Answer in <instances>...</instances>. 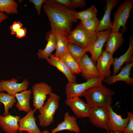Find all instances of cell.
<instances>
[{"instance_id": "d4e9b609", "label": "cell", "mask_w": 133, "mask_h": 133, "mask_svg": "<svg viewBox=\"0 0 133 133\" xmlns=\"http://www.w3.org/2000/svg\"><path fill=\"white\" fill-rule=\"evenodd\" d=\"M55 34L56 52L54 54L59 57L67 51L69 41L66 35L59 33Z\"/></svg>"}, {"instance_id": "1f68e13d", "label": "cell", "mask_w": 133, "mask_h": 133, "mask_svg": "<svg viewBox=\"0 0 133 133\" xmlns=\"http://www.w3.org/2000/svg\"><path fill=\"white\" fill-rule=\"evenodd\" d=\"M129 121L123 133H133V114L132 112H127Z\"/></svg>"}, {"instance_id": "3957f363", "label": "cell", "mask_w": 133, "mask_h": 133, "mask_svg": "<svg viewBox=\"0 0 133 133\" xmlns=\"http://www.w3.org/2000/svg\"><path fill=\"white\" fill-rule=\"evenodd\" d=\"M49 95L47 101L39 110L40 114L38 118L40 125L42 127H47L53 122L54 115L59 107L60 97L53 92Z\"/></svg>"}, {"instance_id": "9a60e30c", "label": "cell", "mask_w": 133, "mask_h": 133, "mask_svg": "<svg viewBox=\"0 0 133 133\" xmlns=\"http://www.w3.org/2000/svg\"><path fill=\"white\" fill-rule=\"evenodd\" d=\"M18 82L17 80L14 78L9 80H3L0 82L1 87L3 91L15 95L19 92L27 90L29 84L27 79H24L20 83H18Z\"/></svg>"}, {"instance_id": "e575fe53", "label": "cell", "mask_w": 133, "mask_h": 133, "mask_svg": "<svg viewBox=\"0 0 133 133\" xmlns=\"http://www.w3.org/2000/svg\"><path fill=\"white\" fill-rule=\"evenodd\" d=\"M72 8H82L84 7L86 5V2L84 0H71Z\"/></svg>"}, {"instance_id": "e0dca14e", "label": "cell", "mask_w": 133, "mask_h": 133, "mask_svg": "<svg viewBox=\"0 0 133 133\" xmlns=\"http://www.w3.org/2000/svg\"><path fill=\"white\" fill-rule=\"evenodd\" d=\"M46 60L51 65L56 67L67 79L68 82L76 83V77L59 57L51 53Z\"/></svg>"}, {"instance_id": "836d02e7", "label": "cell", "mask_w": 133, "mask_h": 133, "mask_svg": "<svg viewBox=\"0 0 133 133\" xmlns=\"http://www.w3.org/2000/svg\"><path fill=\"white\" fill-rule=\"evenodd\" d=\"M23 24L19 21L14 22L10 26V28L11 31V34L12 35L16 34L17 31L22 27Z\"/></svg>"}, {"instance_id": "484cf974", "label": "cell", "mask_w": 133, "mask_h": 133, "mask_svg": "<svg viewBox=\"0 0 133 133\" xmlns=\"http://www.w3.org/2000/svg\"><path fill=\"white\" fill-rule=\"evenodd\" d=\"M59 57L62 59L73 74H79L81 72L78 63L75 60L68 51L61 55Z\"/></svg>"}, {"instance_id": "ab89813d", "label": "cell", "mask_w": 133, "mask_h": 133, "mask_svg": "<svg viewBox=\"0 0 133 133\" xmlns=\"http://www.w3.org/2000/svg\"><path fill=\"white\" fill-rule=\"evenodd\" d=\"M107 133H123L122 132H108Z\"/></svg>"}, {"instance_id": "8fae6325", "label": "cell", "mask_w": 133, "mask_h": 133, "mask_svg": "<svg viewBox=\"0 0 133 133\" xmlns=\"http://www.w3.org/2000/svg\"><path fill=\"white\" fill-rule=\"evenodd\" d=\"M108 110L109 120L107 126L108 132H118L123 133L129 121L128 117L123 118L113 110L111 105L106 106Z\"/></svg>"}, {"instance_id": "277c9868", "label": "cell", "mask_w": 133, "mask_h": 133, "mask_svg": "<svg viewBox=\"0 0 133 133\" xmlns=\"http://www.w3.org/2000/svg\"><path fill=\"white\" fill-rule=\"evenodd\" d=\"M67 36L69 42L87 50L93 44L97 38V33L90 34L80 23Z\"/></svg>"}, {"instance_id": "4fadbf2b", "label": "cell", "mask_w": 133, "mask_h": 133, "mask_svg": "<svg viewBox=\"0 0 133 133\" xmlns=\"http://www.w3.org/2000/svg\"><path fill=\"white\" fill-rule=\"evenodd\" d=\"M37 110L35 108L32 109L31 108L26 116L20 119L18 132L20 133H22L23 131L33 133H39L41 132L36 124V119L34 116Z\"/></svg>"}, {"instance_id": "cb8c5ba5", "label": "cell", "mask_w": 133, "mask_h": 133, "mask_svg": "<svg viewBox=\"0 0 133 133\" xmlns=\"http://www.w3.org/2000/svg\"><path fill=\"white\" fill-rule=\"evenodd\" d=\"M122 34L119 31L111 33L106 42L105 50L113 55L123 42Z\"/></svg>"}, {"instance_id": "7402d4cb", "label": "cell", "mask_w": 133, "mask_h": 133, "mask_svg": "<svg viewBox=\"0 0 133 133\" xmlns=\"http://www.w3.org/2000/svg\"><path fill=\"white\" fill-rule=\"evenodd\" d=\"M45 39L47 41L45 47L43 50L39 49L37 53L38 58L40 59L46 60L55 49V33L50 30L46 33Z\"/></svg>"}, {"instance_id": "2e32d148", "label": "cell", "mask_w": 133, "mask_h": 133, "mask_svg": "<svg viewBox=\"0 0 133 133\" xmlns=\"http://www.w3.org/2000/svg\"><path fill=\"white\" fill-rule=\"evenodd\" d=\"M133 67V61L126 64L121 69L120 72L118 74L105 78L103 81L110 85L117 81H123L128 85H132L133 84V78L130 77V75L131 69Z\"/></svg>"}, {"instance_id": "60d3db41", "label": "cell", "mask_w": 133, "mask_h": 133, "mask_svg": "<svg viewBox=\"0 0 133 133\" xmlns=\"http://www.w3.org/2000/svg\"><path fill=\"white\" fill-rule=\"evenodd\" d=\"M3 91L2 90V88H1V87L0 82V92H2Z\"/></svg>"}, {"instance_id": "f1b7e54d", "label": "cell", "mask_w": 133, "mask_h": 133, "mask_svg": "<svg viewBox=\"0 0 133 133\" xmlns=\"http://www.w3.org/2000/svg\"><path fill=\"white\" fill-rule=\"evenodd\" d=\"M67 51L78 63L87 52V49L69 42L67 47Z\"/></svg>"}, {"instance_id": "83f0119b", "label": "cell", "mask_w": 133, "mask_h": 133, "mask_svg": "<svg viewBox=\"0 0 133 133\" xmlns=\"http://www.w3.org/2000/svg\"><path fill=\"white\" fill-rule=\"evenodd\" d=\"M18 3L14 0H0V12L7 14H17Z\"/></svg>"}, {"instance_id": "ba28073f", "label": "cell", "mask_w": 133, "mask_h": 133, "mask_svg": "<svg viewBox=\"0 0 133 133\" xmlns=\"http://www.w3.org/2000/svg\"><path fill=\"white\" fill-rule=\"evenodd\" d=\"M33 96V105L34 108L39 110L44 104L47 96L52 92V88L45 82L36 83L32 87Z\"/></svg>"}, {"instance_id": "44dd1931", "label": "cell", "mask_w": 133, "mask_h": 133, "mask_svg": "<svg viewBox=\"0 0 133 133\" xmlns=\"http://www.w3.org/2000/svg\"><path fill=\"white\" fill-rule=\"evenodd\" d=\"M133 37L129 38V44L128 49L126 52L118 58H114L112 65L114 67L112 75L117 74L124 63H129L133 61Z\"/></svg>"}, {"instance_id": "8d00e7d4", "label": "cell", "mask_w": 133, "mask_h": 133, "mask_svg": "<svg viewBox=\"0 0 133 133\" xmlns=\"http://www.w3.org/2000/svg\"><path fill=\"white\" fill-rule=\"evenodd\" d=\"M26 28L22 27L20 28L16 33V37L19 38H21L24 37L26 34Z\"/></svg>"}, {"instance_id": "603a6c76", "label": "cell", "mask_w": 133, "mask_h": 133, "mask_svg": "<svg viewBox=\"0 0 133 133\" xmlns=\"http://www.w3.org/2000/svg\"><path fill=\"white\" fill-rule=\"evenodd\" d=\"M32 92L31 90H25L15 95L17 100L15 106L18 110L28 113L31 110L30 101Z\"/></svg>"}, {"instance_id": "9c48e42d", "label": "cell", "mask_w": 133, "mask_h": 133, "mask_svg": "<svg viewBox=\"0 0 133 133\" xmlns=\"http://www.w3.org/2000/svg\"><path fill=\"white\" fill-rule=\"evenodd\" d=\"M65 103L70 108L77 118H83L89 117L91 107L79 97L66 99Z\"/></svg>"}, {"instance_id": "5bb4252c", "label": "cell", "mask_w": 133, "mask_h": 133, "mask_svg": "<svg viewBox=\"0 0 133 133\" xmlns=\"http://www.w3.org/2000/svg\"><path fill=\"white\" fill-rule=\"evenodd\" d=\"M114 60L113 55L105 50L102 51L96 61V66L101 77L105 78L111 76L110 67Z\"/></svg>"}, {"instance_id": "5b68a950", "label": "cell", "mask_w": 133, "mask_h": 133, "mask_svg": "<svg viewBox=\"0 0 133 133\" xmlns=\"http://www.w3.org/2000/svg\"><path fill=\"white\" fill-rule=\"evenodd\" d=\"M133 7V0H126L119 5L114 14L112 33L118 32L121 27L124 31H126V21L130 17V12Z\"/></svg>"}, {"instance_id": "74e56055", "label": "cell", "mask_w": 133, "mask_h": 133, "mask_svg": "<svg viewBox=\"0 0 133 133\" xmlns=\"http://www.w3.org/2000/svg\"><path fill=\"white\" fill-rule=\"evenodd\" d=\"M8 17V16L4 13L0 12V24Z\"/></svg>"}, {"instance_id": "4316f807", "label": "cell", "mask_w": 133, "mask_h": 133, "mask_svg": "<svg viewBox=\"0 0 133 133\" xmlns=\"http://www.w3.org/2000/svg\"><path fill=\"white\" fill-rule=\"evenodd\" d=\"M16 101L15 95L0 92V102L3 103L4 105V116L9 114V109L12 108Z\"/></svg>"}, {"instance_id": "30bf717a", "label": "cell", "mask_w": 133, "mask_h": 133, "mask_svg": "<svg viewBox=\"0 0 133 133\" xmlns=\"http://www.w3.org/2000/svg\"><path fill=\"white\" fill-rule=\"evenodd\" d=\"M81 76L86 80L99 78L101 76L95 63L86 53L78 62Z\"/></svg>"}, {"instance_id": "b9f144b4", "label": "cell", "mask_w": 133, "mask_h": 133, "mask_svg": "<svg viewBox=\"0 0 133 133\" xmlns=\"http://www.w3.org/2000/svg\"><path fill=\"white\" fill-rule=\"evenodd\" d=\"M1 105V103L0 102V106Z\"/></svg>"}, {"instance_id": "d6986e66", "label": "cell", "mask_w": 133, "mask_h": 133, "mask_svg": "<svg viewBox=\"0 0 133 133\" xmlns=\"http://www.w3.org/2000/svg\"><path fill=\"white\" fill-rule=\"evenodd\" d=\"M106 9L103 16L100 20V24L97 33L109 29L113 27L112 22L110 20V16L112 11L116 7L119 2L118 0H106Z\"/></svg>"}, {"instance_id": "f35d334b", "label": "cell", "mask_w": 133, "mask_h": 133, "mask_svg": "<svg viewBox=\"0 0 133 133\" xmlns=\"http://www.w3.org/2000/svg\"><path fill=\"white\" fill-rule=\"evenodd\" d=\"M28 133H33L30 132H27ZM39 133H50V132L49 131H48L47 130H45L44 131H43L42 132H41Z\"/></svg>"}, {"instance_id": "ac0fdd59", "label": "cell", "mask_w": 133, "mask_h": 133, "mask_svg": "<svg viewBox=\"0 0 133 133\" xmlns=\"http://www.w3.org/2000/svg\"><path fill=\"white\" fill-rule=\"evenodd\" d=\"M77 118L73 116H71L68 112L64 114L63 121L57 124L56 127L51 130L50 133H56L64 130H68L75 133L80 132V127L77 124Z\"/></svg>"}, {"instance_id": "7c38bea8", "label": "cell", "mask_w": 133, "mask_h": 133, "mask_svg": "<svg viewBox=\"0 0 133 133\" xmlns=\"http://www.w3.org/2000/svg\"><path fill=\"white\" fill-rule=\"evenodd\" d=\"M112 30L109 29L97 32V38L93 44L87 49V52L90 53L91 59L95 64L102 51L103 45L106 42Z\"/></svg>"}, {"instance_id": "7a4b0ae2", "label": "cell", "mask_w": 133, "mask_h": 133, "mask_svg": "<svg viewBox=\"0 0 133 133\" xmlns=\"http://www.w3.org/2000/svg\"><path fill=\"white\" fill-rule=\"evenodd\" d=\"M115 92L106 87L102 83L90 88L83 94L86 103L90 107H106L111 105L112 96Z\"/></svg>"}, {"instance_id": "4dcf8cb0", "label": "cell", "mask_w": 133, "mask_h": 133, "mask_svg": "<svg viewBox=\"0 0 133 133\" xmlns=\"http://www.w3.org/2000/svg\"><path fill=\"white\" fill-rule=\"evenodd\" d=\"M100 20L97 17L92 19L81 21L80 23L86 30L90 34L97 33L100 24Z\"/></svg>"}, {"instance_id": "8992f818", "label": "cell", "mask_w": 133, "mask_h": 133, "mask_svg": "<svg viewBox=\"0 0 133 133\" xmlns=\"http://www.w3.org/2000/svg\"><path fill=\"white\" fill-rule=\"evenodd\" d=\"M105 78L100 77L97 78L88 80L85 82L80 84L68 82L66 87V99L82 96L83 94L86 90L102 83Z\"/></svg>"}, {"instance_id": "52a82bcc", "label": "cell", "mask_w": 133, "mask_h": 133, "mask_svg": "<svg viewBox=\"0 0 133 133\" xmlns=\"http://www.w3.org/2000/svg\"><path fill=\"white\" fill-rule=\"evenodd\" d=\"M91 107L89 121L97 127L108 131L109 120L108 110L106 107L96 106Z\"/></svg>"}, {"instance_id": "d590c367", "label": "cell", "mask_w": 133, "mask_h": 133, "mask_svg": "<svg viewBox=\"0 0 133 133\" xmlns=\"http://www.w3.org/2000/svg\"><path fill=\"white\" fill-rule=\"evenodd\" d=\"M55 3L65 7L72 8L71 0H53Z\"/></svg>"}, {"instance_id": "ffe728a7", "label": "cell", "mask_w": 133, "mask_h": 133, "mask_svg": "<svg viewBox=\"0 0 133 133\" xmlns=\"http://www.w3.org/2000/svg\"><path fill=\"white\" fill-rule=\"evenodd\" d=\"M20 118L19 116L10 114L5 116L0 115V126L6 133H17L18 131Z\"/></svg>"}, {"instance_id": "d6a6232c", "label": "cell", "mask_w": 133, "mask_h": 133, "mask_svg": "<svg viewBox=\"0 0 133 133\" xmlns=\"http://www.w3.org/2000/svg\"><path fill=\"white\" fill-rule=\"evenodd\" d=\"M46 0H29L28 1L32 3L34 5V6L37 11V13L39 16H40V12L42 6Z\"/></svg>"}, {"instance_id": "6da1fadb", "label": "cell", "mask_w": 133, "mask_h": 133, "mask_svg": "<svg viewBox=\"0 0 133 133\" xmlns=\"http://www.w3.org/2000/svg\"><path fill=\"white\" fill-rule=\"evenodd\" d=\"M42 8L50 22L51 30L67 35L73 23L78 21L75 17V9L67 7L54 1L46 0Z\"/></svg>"}, {"instance_id": "f546056e", "label": "cell", "mask_w": 133, "mask_h": 133, "mask_svg": "<svg viewBox=\"0 0 133 133\" xmlns=\"http://www.w3.org/2000/svg\"><path fill=\"white\" fill-rule=\"evenodd\" d=\"M97 10L95 5H92L89 8L81 12L75 11L74 15L75 18L81 21L92 19L97 17Z\"/></svg>"}]
</instances>
